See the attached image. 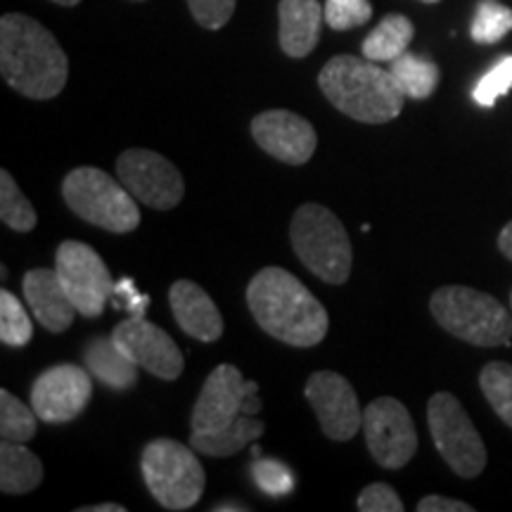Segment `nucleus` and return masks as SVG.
I'll return each mask as SVG.
<instances>
[{
    "label": "nucleus",
    "mask_w": 512,
    "mask_h": 512,
    "mask_svg": "<svg viewBox=\"0 0 512 512\" xmlns=\"http://www.w3.org/2000/svg\"><path fill=\"white\" fill-rule=\"evenodd\" d=\"M247 304L268 335L290 347H316L328 335V311L299 278L268 266L247 287Z\"/></svg>",
    "instance_id": "nucleus-1"
},
{
    "label": "nucleus",
    "mask_w": 512,
    "mask_h": 512,
    "mask_svg": "<svg viewBox=\"0 0 512 512\" xmlns=\"http://www.w3.org/2000/svg\"><path fill=\"white\" fill-rule=\"evenodd\" d=\"M0 72L17 93L31 100H50L67 83L69 60L43 24L8 12L0 19Z\"/></svg>",
    "instance_id": "nucleus-2"
},
{
    "label": "nucleus",
    "mask_w": 512,
    "mask_h": 512,
    "mask_svg": "<svg viewBox=\"0 0 512 512\" xmlns=\"http://www.w3.org/2000/svg\"><path fill=\"white\" fill-rule=\"evenodd\" d=\"M318 86L332 107L361 124H387L403 110L406 95L392 72L373 60L337 55L320 69Z\"/></svg>",
    "instance_id": "nucleus-3"
},
{
    "label": "nucleus",
    "mask_w": 512,
    "mask_h": 512,
    "mask_svg": "<svg viewBox=\"0 0 512 512\" xmlns=\"http://www.w3.org/2000/svg\"><path fill=\"white\" fill-rule=\"evenodd\" d=\"M430 311L448 335L475 347H510L512 316L496 297L472 287H439L430 299Z\"/></svg>",
    "instance_id": "nucleus-4"
},
{
    "label": "nucleus",
    "mask_w": 512,
    "mask_h": 512,
    "mask_svg": "<svg viewBox=\"0 0 512 512\" xmlns=\"http://www.w3.org/2000/svg\"><path fill=\"white\" fill-rule=\"evenodd\" d=\"M292 247L299 261L330 285L347 283L354 264L351 240L342 221L323 204H302L292 219Z\"/></svg>",
    "instance_id": "nucleus-5"
},
{
    "label": "nucleus",
    "mask_w": 512,
    "mask_h": 512,
    "mask_svg": "<svg viewBox=\"0 0 512 512\" xmlns=\"http://www.w3.org/2000/svg\"><path fill=\"white\" fill-rule=\"evenodd\" d=\"M62 197L79 219L107 233H131L138 228V200L121 181L93 166H79L62 183Z\"/></svg>",
    "instance_id": "nucleus-6"
},
{
    "label": "nucleus",
    "mask_w": 512,
    "mask_h": 512,
    "mask_svg": "<svg viewBox=\"0 0 512 512\" xmlns=\"http://www.w3.org/2000/svg\"><path fill=\"white\" fill-rule=\"evenodd\" d=\"M143 479L155 501L166 510H188L204 494V470L190 446L155 439L143 448Z\"/></svg>",
    "instance_id": "nucleus-7"
},
{
    "label": "nucleus",
    "mask_w": 512,
    "mask_h": 512,
    "mask_svg": "<svg viewBox=\"0 0 512 512\" xmlns=\"http://www.w3.org/2000/svg\"><path fill=\"white\" fill-rule=\"evenodd\" d=\"M427 425L444 463L463 479H475L486 467V446L465 413L463 403L448 392H437L427 403Z\"/></svg>",
    "instance_id": "nucleus-8"
},
{
    "label": "nucleus",
    "mask_w": 512,
    "mask_h": 512,
    "mask_svg": "<svg viewBox=\"0 0 512 512\" xmlns=\"http://www.w3.org/2000/svg\"><path fill=\"white\" fill-rule=\"evenodd\" d=\"M55 271L76 311L86 318H98L112 299L114 280L102 256L86 242L67 240L55 254Z\"/></svg>",
    "instance_id": "nucleus-9"
},
{
    "label": "nucleus",
    "mask_w": 512,
    "mask_h": 512,
    "mask_svg": "<svg viewBox=\"0 0 512 512\" xmlns=\"http://www.w3.org/2000/svg\"><path fill=\"white\" fill-rule=\"evenodd\" d=\"M363 434L370 456L387 470L408 465L418 451V432L411 413L392 396H382L363 408Z\"/></svg>",
    "instance_id": "nucleus-10"
},
{
    "label": "nucleus",
    "mask_w": 512,
    "mask_h": 512,
    "mask_svg": "<svg viewBox=\"0 0 512 512\" xmlns=\"http://www.w3.org/2000/svg\"><path fill=\"white\" fill-rule=\"evenodd\" d=\"M117 176L138 202L157 211L178 207L185 195L181 171L152 150H126L119 155Z\"/></svg>",
    "instance_id": "nucleus-11"
},
{
    "label": "nucleus",
    "mask_w": 512,
    "mask_h": 512,
    "mask_svg": "<svg viewBox=\"0 0 512 512\" xmlns=\"http://www.w3.org/2000/svg\"><path fill=\"white\" fill-rule=\"evenodd\" d=\"M93 396L91 370L62 363L36 377L31 387V408L50 425L72 422L86 411Z\"/></svg>",
    "instance_id": "nucleus-12"
},
{
    "label": "nucleus",
    "mask_w": 512,
    "mask_h": 512,
    "mask_svg": "<svg viewBox=\"0 0 512 512\" xmlns=\"http://www.w3.org/2000/svg\"><path fill=\"white\" fill-rule=\"evenodd\" d=\"M259 392V384L245 380L235 366L221 363L204 382L192 411V432H216L235 425L245 413V399Z\"/></svg>",
    "instance_id": "nucleus-13"
},
{
    "label": "nucleus",
    "mask_w": 512,
    "mask_h": 512,
    "mask_svg": "<svg viewBox=\"0 0 512 512\" xmlns=\"http://www.w3.org/2000/svg\"><path fill=\"white\" fill-rule=\"evenodd\" d=\"M304 394L328 439L349 441L363 430V408L358 406V396L347 377L318 370L306 380Z\"/></svg>",
    "instance_id": "nucleus-14"
},
{
    "label": "nucleus",
    "mask_w": 512,
    "mask_h": 512,
    "mask_svg": "<svg viewBox=\"0 0 512 512\" xmlns=\"http://www.w3.org/2000/svg\"><path fill=\"white\" fill-rule=\"evenodd\" d=\"M114 342L131 358L140 370L162 377V380H178L183 373V354L169 332L157 328L145 318L128 316L114 328Z\"/></svg>",
    "instance_id": "nucleus-15"
},
{
    "label": "nucleus",
    "mask_w": 512,
    "mask_h": 512,
    "mask_svg": "<svg viewBox=\"0 0 512 512\" xmlns=\"http://www.w3.org/2000/svg\"><path fill=\"white\" fill-rule=\"evenodd\" d=\"M252 136L261 150L294 166L309 162L318 145L313 124L287 110H268L254 117Z\"/></svg>",
    "instance_id": "nucleus-16"
},
{
    "label": "nucleus",
    "mask_w": 512,
    "mask_h": 512,
    "mask_svg": "<svg viewBox=\"0 0 512 512\" xmlns=\"http://www.w3.org/2000/svg\"><path fill=\"white\" fill-rule=\"evenodd\" d=\"M24 297L31 313L48 332H64L79 313L64 290L60 275L48 268H34L24 275Z\"/></svg>",
    "instance_id": "nucleus-17"
},
{
    "label": "nucleus",
    "mask_w": 512,
    "mask_h": 512,
    "mask_svg": "<svg viewBox=\"0 0 512 512\" xmlns=\"http://www.w3.org/2000/svg\"><path fill=\"white\" fill-rule=\"evenodd\" d=\"M169 304L185 335L216 342L223 335V318L211 297L192 280H178L169 290Z\"/></svg>",
    "instance_id": "nucleus-18"
},
{
    "label": "nucleus",
    "mask_w": 512,
    "mask_h": 512,
    "mask_svg": "<svg viewBox=\"0 0 512 512\" xmlns=\"http://www.w3.org/2000/svg\"><path fill=\"white\" fill-rule=\"evenodd\" d=\"M280 48L285 55L302 60L311 55L320 41V27L325 22V8L318 0H280Z\"/></svg>",
    "instance_id": "nucleus-19"
},
{
    "label": "nucleus",
    "mask_w": 512,
    "mask_h": 512,
    "mask_svg": "<svg viewBox=\"0 0 512 512\" xmlns=\"http://www.w3.org/2000/svg\"><path fill=\"white\" fill-rule=\"evenodd\" d=\"M83 361H86V368L91 370V375L98 377L102 384H107L114 392H126V389L136 387L140 368L119 349L112 335L91 339L86 351H83Z\"/></svg>",
    "instance_id": "nucleus-20"
},
{
    "label": "nucleus",
    "mask_w": 512,
    "mask_h": 512,
    "mask_svg": "<svg viewBox=\"0 0 512 512\" xmlns=\"http://www.w3.org/2000/svg\"><path fill=\"white\" fill-rule=\"evenodd\" d=\"M43 482V463L17 441L0 444V491L8 496H22Z\"/></svg>",
    "instance_id": "nucleus-21"
},
{
    "label": "nucleus",
    "mask_w": 512,
    "mask_h": 512,
    "mask_svg": "<svg viewBox=\"0 0 512 512\" xmlns=\"http://www.w3.org/2000/svg\"><path fill=\"white\" fill-rule=\"evenodd\" d=\"M266 425L261 420H256L254 415H242L235 425L223 427L216 432H204V434H190V446L195 451L204 453L211 458H228L242 451L247 444H252L264 434Z\"/></svg>",
    "instance_id": "nucleus-22"
},
{
    "label": "nucleus",
    "mask_w": 512,
    "mask_h": 512,
    "mask_svg": "<svg viewBox=\"0 0 512 512\" xmlns=\"http://www.w3.org/2000/svg\"><path fill=\"white\" fill-rule=\"evenodd\" d=\"M415 36L413 22L406 15H387L363 41V57L373 62H394L408 53Z\"/></svg>",
    "instance_id": "nucleus-23"
},
{
    "label": "nucleus",
    "mask_w": 512,
    "mask_h": 512,
    "mask_svg": "<svg viewBox=\"0 0 512 512\" xmlns=\"http://www.w3.org/2000/svg\"><path fill=\"white\" fill-rule=\"evenodd\" d=\"M389 72H392L396 86L401 88V93L411 100H427L437 91L441 72L439 67L427 57L403 53L396 57L394 62H389Z\"/></svg>",
    "instance_id": "nucleus-24"
},
{
    "label": "nucleus",
    "mask_w": 512,
    "mask_h": 512,
    "mask_svg": "<svg viewBox=\"0 0 512 512\" xmlns=\"http://www.w3.org/2000/svg\"><path fill=\"white\" fill-rule=\"evenodd\" d=\"M38 415L34 408L12 396L8 389L0 392V437L3 441H17V444H27L36 437L38 430Z\"/></svg>",
    "instance_id": "nucleus-25"
},
{
    "label": "nucleus",
    "mask_w": 512,
    "mask_h": 512,
    "mask_svg": "<svg viewBox=\"0 0 512 512\" xmlns=\"http://www.w3.org/2000/svg\"><path fill=\"white\" fill-rule=\"evenodd\" d=\"M479 387L498 418L512 427V366L505 361L486 363L479 373Z\"/></svg>",
    "instance_id": "nucleus-26"
},
{
    "label": "nucleus",
    "mask_w": 512,
    "mask_h": 512,
    "mask_svg": "<svg viewBox=\"0 0 512 512\" xmlns=\"http://www.w3.org/2000/svg\"><path fill=\"white\" fill-rule=\"evenodd\" d=\"M0 219L17 233H29L36 228V211L31 207L24 192L17 188L10 171H0Z\"/></svg>",
    "instance_id": "nucleus-27"
},
{
    "label": "nucleus",
    "mask_w": 512,
    "mask_h": 512,
    "mask_svg": "<svg viewBox=\"0 0 512 512\" xmlns=\"http://www.w3.org/2000/svg\"><path fill=\"white\" fill-rule=\"evenodd\" d=\"M512 31V10L498 0H482L472 19L470 36L482 46H494Z\"/></svg>",
    "instance_id": "nucleus-28"
},
{
    "label": "nucleus",
    "mask_w": 512,
    "mask_h": 512,
    "mask_svg": "<svg viewBox=\"0 0 512 512\" xmlns=\"http://www.w3.org/2000/svg\"><path fill=\"white\" fill-rule=\"evenodd\" d=\"M34 337V325H31L29 313L15 294L3 290L0 292V342L5 347L22 349L27 347Z\"/></svg>",
    "instance_id": "nucleus-29"
},
{
    "label": "nucleus",
    "mask_w": 512,
    "mask_h": 512,
    "mask_svg": "<svg viewBox=\"0 0 512 512\" xmlns=\"http://www.w3.org/2000/svg\"><path fill=\"white\" fill-rule=\"evenodd\" d=\"M252 479L266 496L280 498L294 491V472L280 460L256 458L252 465Z\"/></svg>",
    "instance_id": "nucleus-30"
},
{
    "label": "nucleus",
    "mask_w": 512,
    "mask_h": 512,
    "mask_svg": "<svg viewBox=\"0 0 512 512\" xmlns=\"http://www.w3.org/2000/svg\"><path fill=\"white\" fill-rule=\"evenodd\" d=\"M325 24L335 31H349L370 22V0H325Z\"/></svg>",
    "instance_id": "nucleus-31"
},
{
    "label": "nucleus",
    "mask_w": 512,
    "mask_h": 512,
    "mask_svg": "<svg viewBox=\"0 0 512 512\" xmlns=\"http://www.w3.org/2000/svg\"><path fill=\"white\" fill-rule=\"evenodd\" d=\"M512 88V55L498 60L494 67L477 81L472 98L479 107H494L498 98L508 95Z\"/></svg>",
    "instance_id": "nucleus-32"
},
{
    "label": "nucleus",
    "mask_w": 512,
    "mask_h": 512,
    "mask_svg": "<svg viewBox=\"0 0 512 512\" xmlns=\"http://www.w3.org/2000/svg\"><path fill=\"white\" fill-rule=\"evenodd\" d=\"M238 0H188L192 17L202 29L219 31L226 27Z\"/></svg>",
    "instance_id": "nucleus-33"
},
{
    "label": "nucleus",
    "mask_w": 512,
    "mask_h": 512,
    "mask_svg": "<svg viewBox=\"0 0 512 512\" xmlns=\"http://www.w3.org/2000/svg\"><path fill=\"white\" fill-rule=\"evenodd\" d=\"M356 505L361 512H401L403 510V501L399 498V494L384 482L366 486V489L361 491V496H358Z\"/></svg>",
    "instance_id": "nucleus-34"
},
{
    "label": "nucleus",
    "mask_w": 512,
    "mask_h": 512,
    "mask_svg": "<svg viewBox=\"0 0 512 512\" xmlns=\"http://www.w3.org/2000/svg\"><path fill=\"white\" fill-rule=\"evenodd\" d=\"M110 302L114 309H124L128 316L145 318L147 306H150V297H147V294H140L131 278H121L114 283V292H112Z\"/></svg>",
    "instance_id": "nucleus-35"
},
{
    "label": "nucleus",
    "mask_w": 512,
    "mask_h": 512,
    "mask_svg": "<svg viewBox=\"0 0 512 512\" xmlns=\"http://www.w3.org/2000/svg\"><path fill=\"white\" fill-rule=\"evenodd\" d=\"M420 512H472L470 503L456 501V498H446V496H425L418 503Z\"/></svg>",
    "instance_id": "nucleus-36"
},
{
    "label": "nucleus",
    "mask_w": 512,
    "mask_h": 512,
    "mask_svg": "<svg viewBox=\"0 0 512 512\" xmlns=\"http://www.w3.org/2000/svg\"><path fill=\"white\" fill-rule=\"evenodd\" d=\"M498 249H501L505 259L512 261V221L501 230V235H498Z\"/></svg>",
    "instance_id": "nucleus-37"
},
{
    "label": "nucleus",
    "mask_w": 512,
    "mask_h": 512,
    "mask_svg": "<svg viewBox=\"0 0 512 512\" xmlns=\"http://www.w3.org/2000/svg\"><path fill=\"white\" fill-rule=\"evenodd\" d=\"M79 512H126V508L119 503H100V505H88V508H79Z\"/></svg>",
    "instance_id": "nucleus-38"
},
{
    "label": "nucleus",
    "mask_w": 512,
    "mask_h": 512,
    "mask_svg": "<svg viewBox=\"0 0 512 512\" xmlns=\"http://www.w3.org/2000/svg\"><path fill=\"white\" fill-rule=\"evenodd\" d=\"M50 3L62 5V8H74V5H79L81 0H50Z\"/></svg>",
    "instance_id": "nucleus-39"
},
{
    "label": "nucleus",
    "mask_w": 512,
    "mask_h": 512,
    "mask_svg": "<svg viewBox=\"0 0 512 512\" xmlns=\"http://www.w3.org/2000/svg\"><path fill=\"white\" fill-rule=\"evenodd\" d=\"M223 510H249L245 505H216L214 512H223Z\"/></svg>",
    "instance_id": "nucleus-40"
},
{
    "label": "nucleus",
    "mask_w": 512,
    "mask_h": 512,
    "mask_svg": "<svg viewBox=\"0 0 512 512\" xmlns=\"http://www.w3.org/2000/svg\"><path fill=\"white\" fill-rule=\"evenodd\" d=\"M420 3H427V5H432V3H439V0H420Z\"/></svg>",
    "instance_id": "nucleus-41"
},
{
    "label": "nucleus",
    "mask_w": 512,
    "mask_h": 512,
    "mask_svg": "<svg viewBox=\"0 0 512 512\" xmlns=\"http://www.w3.org/2000/svg\"><path fill=\"white\" fill-rule=\"evenodd\" d=\"M510 302H512V297H510Z\"/></svg>",
    "instance_id": "nucleus-42"
}]
</instances>
